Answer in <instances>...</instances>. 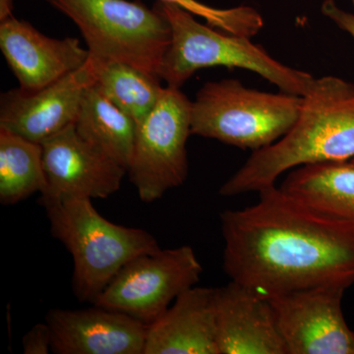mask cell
I'll return each instance as SVG.
<instances>
[{"label":"cell","mask_w":354,"mask_h":354,"mask_svg":"<svg viewBox=\"0 0 354 354\" xmlns=\"http://www.w3.org/2000/svg\"><path fill=\"white\" fill-rule=\"evenodd\" d=\"M46 322L55 353H144L148 326L116 310L97 305L81 310L53 309Z\"/></svg>","instance_id":"13"},{"label":"cell","mask_w":354,"mask_h":354,"mask_svg":"<svg viewBox=\"0 0 354 354\" xmlns=\"http://www.w3.org/2000/svg\"><path fill=\"white\" fill-rule=\"evenodd\" d=\"M353 160V162H354V158H353V160Z\"/></svg>","instance_id":"24"},{"label":"cell","mask_w":354,"mask_h":354,"mask_svg":"<svg viewBox=\"0 0 354 354\" xmlns=\"http://www.w3.org/2000/svg\"><path fill=\"white\" fill-rule=\"evenodd\" d=\"M41 205L51 235L71 254L72 288L79 301L94 304L127 263L160 249L150 232L111 223L88 198H65Z\"/></svg>","instance_id":"3"},{"label":"cell","mask_w":354,"mask_h":354,"mask_svg":"<svg viewBox=\"0 0 354 354\" xmlns=\"http://www.w3.org/2000/svg\"><path fill=\"white\" fill-rule=\"evenodd\" d=\"M191 109L192 102L179 88H164L155 108L137 127L127 174L142 202L157 201L187 178Z\"/></svg>","instance_id":"7"},{"label":"cell","mask_w":354,"mask_h":354,"mask_svg":"<svg viewBox=\"0 0 354 354\" xmlns=\"http://www.w3.org/2000/svg\"><path fill=\"white\" fill-rule=\"evenodd\" d=\"M46 188L41 144L0 129V203L15 205Z\"/></svg>","instance_id":"18"},{"label":"cell","mask_w":354,"mask_h":354,"mask_svg":"<svg viewBox=\"0 0 354 354\" xmlns=\"http://www.w3.org/2000/svg\"><path fill=\"white\" fill-rule=\"evenodd\" d=\"M302 104L301 95L260 92L236 79L213 81L192 102L191 134L255 152L290 131Z\"/></svg>","instance_id":"5"},{"label":"cell","mask_w":354,"mask_h":354,"mask_svg":"<svg viewBox=\"0 0 354 354\" xmlns=\"http://www.w3.org/2000/svg\"><path fill=\"white\" fill-rule=\"evenodd\" d=\"M346 288L321 286L267 297L286 354H354L342 308Z\"/></svg>","instance_id":"9"},{"label":"cell","mask_w":354,"mask_h":354,"mask_svg":"<svg viewBox=\"0 0 354 354\" xmlns=\"http://www.w3.org/2000/svg\"><path fill=\"white\" fill-rule=\"evenodd\" d=\"M95 62V87L139 125L155 108L162 95L164 88L160 86V79L129 64Z\"/></svg>","instance_id":"19"},{"label":"cell","mask_w":354,"mask_h":354,"mask_svg":"<svg viewBox=\"0 0 354 354\" xmlns=\"http://www.w3.org/2000/svg\"><path fill=\"white\" fill-rule=\"evenodd\" d=\"M46 188L39 203L65 198L106 199L120 189L127 169L84 141L73 125L41 143Z\"/></svg>","instance_id":"10"},{"label":"cell","mask_w":354,"mask_h":354,"mask_svg":"<svg viewBox=\"0 0 354 354\" xmlns=\"http://www.w3.org/2000/svg\"><path fill=\"white\" fill-rule=\"evenodd\" d=\"M153 7L169 20L171 39L158 69L167 87L180 88L197 70L237 67L259 74L288 94L305 97L316 78L272 58L251 38L218 31L198 22L194 15L171 3L156 1Z\"/></svg>","instance_id":"4"},{"label":"cell","mask_w":354,"mask_h":354,"mask_svg":"<svg viewBox=\"0 0 354 354\" xmlns=\"http://www.w3.org/2000/svg\"><path fill=\"white\" fill-rule=\"evenodd\" d=\"M353 4H354V0H353Z\"/></svg>","instance_id":"25"},{"label":"cell","mask_w":354,"mask_h":354,"mask_svg":"<svg viewBox=\"0 0 354 354\" xmlns=\"http://www.w3.org/2000/svg\"><path fill=\"white\" fill-rule=\"evenodd\" d=\"M74 127L84 141L128 169L138 125L106 99L95 84L84 95Z\"/></svg>","instance_id":"17"},{"label":"cell","mask_w":354,"mask_h":354,"mask_svg":"<svg viewBox=\"0 0 354 354\" xmlns=\"http://www.w3.org/2000/svg\"><path fill=\"white\" fill-rule=\"evenodd\" d=\"M25 354H48L53 351V337L50 326L46 323L36 324L23 337Z\"/></svg>","instance_id":"21"},{"label":"cell","mask_w":354,"mask_h":354,"mask_svg":"<svg viewBox=\"0 0 354 354\" xmlns=\"http://www.w3.org/2000/svg\"><path fill=\"white\" fill-rule=\"evenodd\" d=\"M216 288L192 286L147 328L143 354H220Z\"/></svg>","instance_id":"15"},{"label":"cell","mask_w":354,"mask_h":354,"mask_svg":"<svg viewBox=\"0 0 354 354\" xmlns=\"http://www.w3.org/2000/svg\"><path fill=\"white\" fill-rule=\"evenodd\" d=\"M185 9L198 17L204 18L207 24L227 34L252 38L264 27V20L256 9L250 6H237L218 9L206 6L198 0H157Z\"/></svg>","instance_id":"20"},{"label":"cell","mask_w":354,"mask_h":354,"mask_svg":"<svg viewBox=\"0 0 354 354\" xmlns=\"http://www.w3.org/2000/svg\"><path fill=\"white\" fill-rule=\"evenodd\" d=\"M46 1L75 23L95 60L129 64L158 77L171 28L157 8L128 0Z\"/></svg>","instance_id":"6"},{"label":"cell","mask_w":354,"mask_h":354,"mask_svg":"<svg viewBox=\"0 0 354 354\" xmlns=\"http://www.w3.org/2000/svg\"><path fill=\"white\" fill-rule=\"evenodd\" d=\"M321 11L326 17L329 18L337 27L348 32L354 39V15L342 10L334 0H325L321 6Z\"/></svg>","instance_id":"22"},{"label":"cell","mask_w":354,"mask_h":354,"mask_svg":"<svg viewBox=\"0 0 354 354\" xmlns=\"http://www.w3.org/2000/svg\"><path fill=\"white\" fill-rule=\"evenodd\" d=\"M279 187L308 208L354 228L353 160L295 167Z\"/></svg>","instance_id":"16"},{"label":"cell","mask_w":354,"mask_h":354,"mask_svg":"<svg viewBox=\"0 0 354 354\" xmlns=\"http://www.w3.org/2000/svg\"><path fill=\"white\" fill-rule=\"evenodd\" d=\"M354 158V85L341 78L316 79L304 97L290 131L255 151L227 183L221 196L258 192L276 185L281 174L305 165Z\"/></svg>","instance_id":"2"},{"label":"cell","mask_w":354,"mask_h":354,"mask_svg":"<svg viewBox=\"0 0 354 354\" xmlns=\"http://www.w3.org/2000/svg\"><path fill=\"white\" fill-rule=\"evenodd\" d=\"M13 0H0V21L13 15Z\"/></svg>","instance_id":"23"},{"label":"cell","mask_w":354,"mask_h":354,"mask_svg":"<svg viewBox=\"0 0 354 354\" xmlns=\"http://www.w3.org/2000/svg\"><path fill=\"white\" fill-rule=\"evenodd\" d=\"M203 267L194 249H158L127 263L95 300L146 326L158 320L181 293L200 281Z\"/></svg>","instance_id":"8"},{"label":"cell","mask_w":354,"mask_h":354,"mask_svg":"<svg viewBox=\"0 0 354 354\" xmlns=\"http://www.w3.org/2000/svg\"><path fill=\"white\" fill-rule=\"evenodd\" d=\"M215 306L220 354H286L267 297L232 281L216 288Z\"/></svg>","instance_id":"14"},{"label":"cell","mask_w":354,"mask_h":354,"mask_svg":"<svg viewBox=\"0 0 354 354\" xmlns=\"http://www.w3.org/2000/svg\"><path fill=\"white\" fill-rule=\"evenodd\" d=\"M256 204L221 215L223 270L265 297L354 285V228L314 211L276 185Z\"/></svg>","instance_id":"1"},{"label":"cell","mask_w":354,"mask_h":354,"mask_svg":"<svg viewBox=\"0 0 354 354\" xmlns=\"http://www.w3.org/2000/svg\"><path fill=\"white\" fill-rule=\"evenodd\" d=\"M95 80L97 62L88 57L81 68L41 90L7 91L0 97V129L43 143L75 123L84 95Z\"/></svg>","instance_id":"11"},{"label":"cell","mask_w":354,"mask_h":354,"mask_svg":"<svg viewBox=\"0 0 354 354\" xmlns=\"http://www.w3.org/2000/svg\"><path fill=\"white\" fill-rule=\"evenodd\" d=\"M0 48L23 92L48 87L87 62L90 53L75 38L53 39L11 15L0 21Z\"/></svg>","instance_id":"12"}]
</instances>
